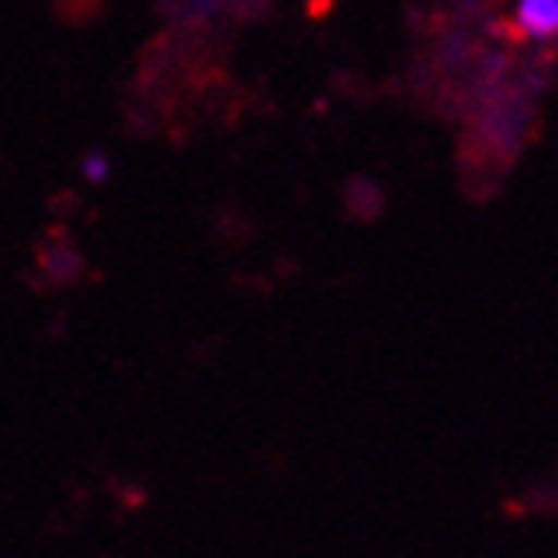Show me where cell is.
I'll list each match as a JSON object with an SVG mask.
<instances>
[{
  "label": "cell",
  "mask_w": 558,
  "mask_h": 558,
  "mask_svg": "<svg viewBox=\"0 0 558 558\" xmlns=\"http://www.w3.org/2000/svg\"><path fill=\"white\" fill-rule=\"evenodd\" d=\"M36 264L45 271V283H72V279H81L84 271V256L76 252L69 235L60 232H48L36 247Z\"/></svg>",
  "instance_id": "1"
},
{
  "label": "cell",
  "mask_w": 558,
  "mask_h": 558,
  "mask_svg": "<svg viewBox=\"0 0 558 558\" xmlns=\"http://www.w3.org/2000/svg\"><path fill=\"white\" fill-rule=\"evenodd\" d=\"M105 172H108V168L93 156V160H88V175H93V180H100V175H105Z\"/></svg>",
  "instance_id": "5"
},
{
  "label": "cell",
  "mask_w": 558,
  "mask_h": 558,
  "mask_svg": "<svg viewBox=\"0 0 558 558\" xmlns=\"http://www.w3.org/2000/svg\"><path fill=\"white\" fill-rule=\"evenodd\" d=\"M156 9L172 28H208L228 0H156Z\"/></svg>",
  "instance_id": "2"
},
{
  "label": "cell",
  "mask_w": 558,
  "mask_h": 558,
  "mask_svg": "<svg viewBox=\"0 0 558 558\" xmlns=\"http://www.w3.org/2000/svg\"><path fill=\"white\" fill-rule=\"evenodd\" d=\"M60 12V21H69V24H84V21H93L96 12L105 9V0H52Z\"/></svg>",
  "instance_id": "4"
},
{
  "label": "cell",
  "mask_w": 558,
  "mask_h": 558,
  "mask_svg": "<svg viewBox=\"0 0 558 558\" xmlns=\"http://www.w3.org/2000/svg\"><path fill=\"white\" fill-rule=\"evenodd\" d=\"M519 28L535 40L558 36V0H519Z\"/></svg>",
  "instance_id": "3"
}]
</instances>
